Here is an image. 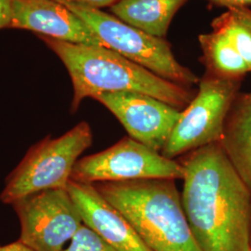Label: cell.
<instances>
[{
  "mask_svg": "<svg viewBox=\"0 0 251 251\" xmlns=\"http://www.w3.org/2000/svg\"></svg>",
  "mask_w": 251,
  "mask_h": 251,
  "instance_id": "22",
  "label": "cell"
},
{
  "mask_svg": "<svg viewBox=\"0 0 251 251\" xmlns=\"http://www.w3.org/2000/svg\"><path fill=\"white\" fill-rule=\"evenodd\" d=\"M55 1H58L60 3H63V2L75 3V4H79V5H83V6L94 8V9H100V8H102V7L113 6L119 0H55Z\"/></svg>",
  "mask_w": 251,
  "mask_h": 251,
  "instance_id": "18",
  "label": "cell"
},
{
  "mask_svg": "<svg viewBox=\"0 0 251 251\" xmlns=\"http://www.w3.org/2000/svg\"><path fill=\"white\" fill-rule=\"evenodd\" d=\"M10 27L27 29L54 39L104 47L77 15L55 0H11Z\"/></svg>",
  "mask_w": 251,
  "mask_h": 251,
  "instance_id": "10",
  "label": "cell"
},
{
  "mask_svg": "<svg viewBox=\"0 0 251 251\" xmlns=\"http://www.w3.org/2000/svg\"><path fill=\"white\" fill-rule=\"evenodd\" d=\"M181 163L165 157L130 137L75 163L71 180L96 184L142 179H183Z\"/></svg>",
  "mask_w": 251,
  "mask_h": 251,
  "instance_id": "7",
  "label": "cell"
},
{
  "mask_svg": "<svg viewBox=\"0 0 251 251\" xmlns=\"http://www.w3.org/2000/svg\"><path fill=\"white\" fill-rule=\"evenodd\" d=\"M188 0H119L111 11L126 25L163 38L175 13Z\"/></svg>",
  "mask_w": 251,
  "mask_h": 251,
  "instance_id": "13",
  "label": "cell"
},
{
  "mask_svg": "<svg viewBox=\"0 0 251 251\" xmlns=\"http://www.w3.org/2000/svg\"><path fill=\"white\" fill-rule=\"evenodd\" d=\"M151 251H202L191 232L175 179L94 184Z\"/></svg>",
  "mask_w": 251,
  "mask_h": 251,
  "instance_id": "3",
  "label": "cell"
},
{
  "mask_svg": "<svg viewBox=\"0 0 251 251\" xmlns=\"http://www.w3.org/2000/svg\"><path fill=\"white\" fill-rule=\"evenodd\" d=\"M212 27L227 36L248 64L251 72V31L234 18L229 10L215 19L212 23Z\"/></svg>",
  "mask_w": 251,
  "mask_h": 251,
  "instance_id": "15",
  "label": "cell"
},
{
  "mask_svg": "<svg viewBox=\"0 0 251 251\" xmlns=\"http://www.w3.org/2000/svg\"><path fill=\"white\" fill-rule=\"evenodd\" d=\"M90 27L103 46L166 80L190 88L199 83L196 74L177 62L171 46L99 9L61 3Z\"/></svg>",
  "mask_w": 251,
  "mask_h": 251,
  "instance_id": "5",
  "label": "cell"
},
{
  "mask_svg": "<svg viewBox=\"0 0 251 251\" xmlns=\"http://www.w3.org/2000/svg\"><path fill=\"white\" fill-rule=\"evenodd\" d=\"M199 41L206 72L228 79H243L251 72L234 46L219 30L213 29L210 34L199 36Z\"/></svg>",
  "mask_w": 251,
  "mask_h": 251,
  "instance_id": "14",
  "label": "cell"
},
{
  "mask_svg": "<svg viewBox=\"0 0 251 251\" xmlns=\"http://www.w3.org/2000/svg\"><path fill=\"white\" fill-rule=\"evenodd\" d=\"M220 144L251 193V92L236 95L226 117Z\"/></svg>",
  "mask_w": 251,
  "mask_h": 251,
  "instance_id": "12",
  "label": "cell"
},
{
  "mask_svg": "<svg viewBox=\"0 0 251 251\" xmlns=\"http://www.w3.org/2000/svg\"><path fill=\"white\" fill-rule=\"evenodd\" d=\"M62 251H117L89 227L83 225Z\"/></svg>",
  "mask_w": 251,
  "mask_h": 251,
  "instance_id": "16",
  "label": "cell"
},
{
  "mask_svg": "<svg viewBox=\"0 0 251 251\" xmlns=\"http://www.w3.org/2000/svg\"><path fill=\"white\" fill-rule=\"evenodd\" d=\"M64 63L71 76L74 97L71 112L81 101L103 93L138 92L183 111L196 93L166 80L116 51L100 46L81 45L41 36Z\"/></svg>",
  "mask_w": 251,
  "mask_h": 251,
  "instance_id": "2",
  "label": "cell"
},
{
  "mask_svg": "<svg viewBox=\"0 0 251 251\" xmlns=\"http://www.w3.org/2000/svg\"><path fill=\"white\" fill-rule=\"evenodd\" d=\"M67 191L77 207L83 225L117 251H151L132 226L111 205L94 184L70 180Z\"/></svg>",
  "mask_w": 251,
  "mask_h": 251,
  "instance_id": "11",
  "label": "cell"
},
{
  "mask_svg": "<svg viewBox=\"0 0 251 251\" xmlns=\"http://www.w3.org/2000/svg\"><path fill=\"white\" fill-rule=\"evenodd\" d=\"M219 7H225L228 9L239 7H248L251 5V0H208Z\"/></svg>",
  "mask_w": 251,
  "mask_h": 251,
  "instance_id": "20",
  "label": "cell"
},
{
  "mask_svg": "<svg viewBox=\"0 0 251 251\" xmlns=\"http://www.w3.org/2000/svg\"><path fill=\"white\" fill-rule=\"evenodd\" d=\"M94 99L117 117L128 137L162 152L182 111L160 100L138 92L103 93Z\"/></svg>",
  "mask_w": 251,
  "mask_h": 251,
  "instance_id": "9",
  "label": "cell"
},
{
  "mask_svg": "<svg viewBox=\"0 0 251 251\" xmlns=\"http://www.w3.org/2000/svg\"><path fill=\"white\" fill-rule=\"evenodd\" d=\"M180 194L202 251H251V193L220 143L189 152Z\"/></svg>",
  "mask_w": 251,
  "mask_h": 251,
  "instance_id": "1",
  "label": "cell"
},
{
  "mask_svg": "<svg viewBox=\"0 0 251 251\" xmlns=\"http://www.w3.org/2000/svg\"><path fill=\"white\" fill-rule=\"evenodd\" d=\"M91 144V127L83 121L59 138L35 144L9 176L1 201L12 205L39 192L66 189L78 157Z\"/></svg>",
  "mask_w": 251,
  "mask_h": 251,
  "instance_id": "4",
  "label": "cell"
},
{
  "mask_svg": "<svg viewBox=\"0 0 251 251\" xmlns=\"http://www.w3.org/2000/svg\"><path fill=\"white\" fill-rule=\"evenodd\" d=\"M234 18L247 27L251 32V9L248 7H239L228 9Z\"/></svg>",
  "mask_w": 251,
  "mask_h": 251,
  "instance_id": "19",
  "label": "cell"
},
{
  "mask_svg": "<svg viewBox=\"0 0 251 251\" xmlns=\"http://www.w3.org/2000/svg\"><path fill=\"white\" fill-rule=\"evenodd\" d=\"M12 21L11 0H0V29L10 27Z\"/></svg>",
  "mask_w": 251,
  "mask_h": 251,
  "instance_id": "17",
  "label": "cell"
},
{
  "mask_svg": "<svg viewBox=\"0 0 251 251\" xmlns=\"http://www.w3.org/2000/svg\"><path fill=\"white\" fill-rule=\"evenodd\" d=\"M242 79H228L206 73L199 81L194 99L185 108L171 138L162 151L165 157H175L209 144L220 143L225 120Z\"/></svg>",
  "mask_w": 251,
  "mask_h": 251,
  "instance_id": "6",
  "label": "cell"
},
{
  "mask_svg": "<svg viewBox=\"0 0 251 251\" xmlns=\"http://www.w3.org/2000/svg\"><path fill=\"white\" fill-rule=\"evenodd\" d=\"M0 251H35L29 248L25 244L21 242L20 240L17 242L11 243L6 246H0Z\"/></svg>",
  "mask_w": 251,
  "mask_h": 251,
  "instance_id": "21",
  "label": "cell"
},
{
  "mask_svg": "<svg viewBox=\"0 0 251 251\" xmlns=\"http://www.w3.org/2000/svg\"><path fill=\"white\" fill-rule=\"evenodd\" d=\"M21 223L20 241L35 251H62L83 225L67 189H53L12 204Z\"/></svg>",
  "mask_w": 251,
  "mask_h": 251,
  "instance_id": "8",
  "label": "cell"
}]
</instances>
